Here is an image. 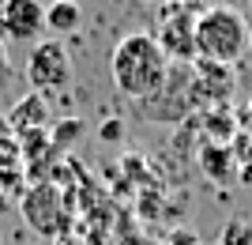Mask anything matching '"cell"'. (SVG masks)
I'll return each instance as SVG.
<instances>
[{
	"mask_svg": "<svg viewBox=\"0 0 252 245\" xmlns=\"http://www.w3.org/2000/svg\"><path fill=\"white\" fill-rule=\"evenodd\" d=\"M11 147H15V136H11L8 121L0 117V155H4V151H11Z\"/></svg>",
	"mask_w": 252,
	"mask_h": 245,
	"instance_id": "13",
	"label": "cell"
},
{
	"mask_svg": "<svg viewBox=\"0 0 252 245\" xmlns=\"http://www.w3.org/2000/svg\"><path fill=\"white\" fill-rule=\"evenodd\" d=\"M249 42H252V27H249Z\"/></svg>",
	"mask_w": 252,
	"mask_h": 245,
	"instance_id": "17",
	"label": "cell"
},
{
	"mask_svg": "<svg viewBox=\"0 0 252 245\" xmlns=\"http://www.w3.org/2000/svg\"><path fill=\"white\" fill-rule=\"evenodd\" d=\"M109 75H113V87L125 98L147 106L166 87L169 61L162 57V49H158L151 31H132L113 45V53H109Z\"/></svg>",
	"mask_w": 252,
	"mask_h": 245,
	"instance_id": "1",
	"label": "cell"
},
{
	"mask_svg": "<svg viewBox=\"0 0 252 245\" xmlns=\"http://www.w3.org/2000/svg\"><path fill=\"white\" fill-rule=\"evenodd\" d=\"M83 27V8L72 4V0H57L53 8H45V31L57 34V42H61L64 34H75Z\"/></svg>",
	"mask_w": 252,
	"mask_h": 245,
	"instance_id": "9",
	"label": "cell"
},
{
	"mask_svg": "<svg viewBox=\"0 0 252 245\" xmlns=\"http://www.w3.org/2000/svg\"><path fill=\"white\" fill-rule=\"evenodd\" d=\"M192 38H196V61L233 68L249 49V19L241 8H230V4L200 8L192 23Z\"/></svg>",
	"mask_w": 252,
	"mask_h": 245,
	"instance_id": "2",
	"label": "cell"
},
{
	"mask_svg": "<svg viewBox=\"0 0 252 245\" xmlns=\"http://www.w3.org/2000/svg\"><path fill=\"white\" fill-rule=\"evenodd\" d=\"M57 245H72V242H57Z\"/></svg>",
	"mask_w": 252,
	"mask_h": 245,
	"instance_id": "16",
	"label": "cell"
},
{
	"mask_svg": "<svg viewBox=\"0 0 252 245\" xmlns=\"http://www.w3.org/2000/svg\"><path fill=\"white\" fill-rule=\"evenodd\" d=\"M19 211H23V219H27V226H31L34 234L57 238L64 230V196L53 181L31 185L19 200Z\"/></svg>",
	"mask_w": 252,
	"mask_h": 245,
	"instance_id": "4",
	"label": "cell"
},
{
	"mask_svg": "<svg viewBox=\"0 0 252 245\" xmlns=\"http://www.w3.org/2000/svg\"><path fill=\"white\" fill-rule=\"evenodd\" d=\"M45 31V8L38 0H8L0 8V34L11 42H34Z\"/></svg>",
	"mask_w": 252,
	"mask_h": 245,
	"instance_id": "6",
	"label": "cell"
},
{
	"mask_svg": "<svg viewBox=\"0 0 252 245\" xmlns=\"http://www.w3.org/2000/svg\"><path fill=\"white\" fill-rule=\"evenodd\" d=\"M11 79V61H8V49H4V42H0V87Z\"/></svg>",
	"mask_w": 252,
	"mask_h": 245,
	"instance_id": "14",
	"label": "cell"
},
{
	"mask_svg": "<svg viewBox=\"0 0 252 245\" xmlns=\"http://www.w3.org/2000/svg\"><path fill=\"white\" fill-rule=\"evenodd\" d=\"M121 136H125V125L117 117H109L102 128H98V140H105V143H113V140H121Z\"/></svg>",
	"mask_w": 252,
	"mask_h": 245,
	"instance_id": "11",
	"label": "cell"
},
{
	"mask_svg": "<svg viewBox=\"0 0 252 245\" xmlns=\"http://www.w3.org/2000/svg\"><path fill=\"white\" fill-rule=\"evenodd\" d=\"M219 245H252V223H245V219H230V223L222 226Z\"/></svg>",
	"mask_w": 252,
	"mask_h": 245,
	"instance_id": "10",
	"label": "cell"
},
{
	"mask_svg": "<svg viewBox=\"0 0 252 245\" xmlns=\"http://www.w3.org/2000/svg\"><path fill=\"white\" fill-rule=\"evenodd\" d=\"M169 245H200V242H196V234H189V230H177V234L169 238Z\"/></svg>",
	"mask_w": 252,
	"mask_h": 245,
	"instance_id": "15",
	"label": "cell"
},
{
	"mask_svg": "<svg viewBox=\"0 0 252 245\" xmlns=\"http://www.w3.org/2000/svg\"><path fill=\"white\" fill-rule=\"evenodd\" d=\"M200 8H166L162 11V27H158L155 42L169 64H196V38H192V23Z\"/></svg>",
	"mask_w": 252,
	"mask_h": 245,
	"instance_id": "5",
	"label": "cell"
},
{
	"mask_svg": "<svg viewBox=\"0 0 252 245\" xmlns=\"http://www.w3.org/2000/svg\"><path fill=\"white\" fill-rule=\"evenodd\" d=\"M249 223H252V219H249Z\"/></svg>",
	"mask_w": 252,
	"mask_h": 245,
	"instance_id": "18",
	"label": "cell"
},
{
	"mask_svg": "<svg viewBox=\"0 0 252 245\" xmlns=\"http://www.w3.org/2000/svg\"><path fill=\"white\" fill-rule=\"evenodd\" d=\"M27 83L42 98L72 83V53L64 49V42H57V38L34 42V49L27 53Z\"/></svg>",
	"mask_w": 252,
	"mask_h": 245,
	"instance_id": "3",
	"label": "cell"
},
{
	"mask_svg": "<svg viewBox=\"0 0 252 245\" xmlns=\"http://www.w3.org/2000/svg\"><path fill=\"white\" fill-rule=\"evenodd\" d=\"M200 166H203V174H207L211 181H230L237 162H233V151L215 140V143H203L200 147Z\"/></svg>",
	"mask_w": 252,
	"mask_h": 245,
	"instance_id": "8",
	"label": "cell"
},
{
	"mask_svg": "<svg viewBox=\"0 0 252 245\" xmlns=\"http://www.w3.org/2000/svg\"><path fill=\"white\" fill-rule=\"evenodd\" d=\"M237 128H241V136H249V140H252V98L245 102L241 117H237Z\"/></svg>",
	"mask_w": 252,
	"mask_h": 245,
	"instance_id": "12",
	"label": "cell"
},
{
	"mask_svg": "<svg viewBox=\"0 0 252 245\" xmlns=\"http://www.w3.org/2000/svg\"><path fill=\"white\" fill-rule=\"evenodd\" d=\"M8 128H11V136L19 140V136H31V132H45V128H49V106H45V98L42 95H23L19 102H15V106L8 109Z\"/></svg>",
	"mask_w": 252,
	"mask_h": 245,
	"instance_id": "7",
	"label": "cell"
}]
</instances>
